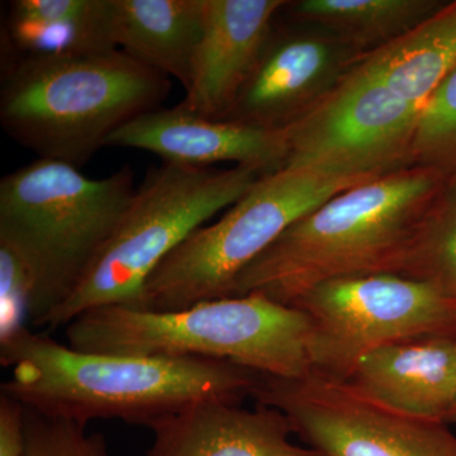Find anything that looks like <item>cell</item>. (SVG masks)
Returning a JSON list of instances; mask_svg holds the SVG:
<instances>
[{"label":"cell","mask_w":456,"mask_h":456,"mask_svg":"<svg viewBox=\"0 0 456 456\" xmlns=\"http://www.w3.org/2000/svg\"><path fill=\"white\" fill-rule=\"evenodd\" d=\"M146 456H325L289 441V419L277 408L248 411L224 402H206L152 426Z\"/></svg>","instance_id":"cell-13"},{"label":"cell","mask_w":456,"mask_h":456,"mask_svg":"<svg viewBox=\"0 0 456 456\" xmlns=\"http://www.w3.org/2000/svg\"><path fill=\"white\" fill-rule=\"evenodd\" d=\"M207 0H110L114 46L188 89Z\"/></svg>","instance_id":"cell-15"},{"label":"cell","mask_w":456,"mask_h":456,"mask_svg":"<svg viewBox=\"0 0 456 456\" xmlns=\"http://www.w3.org/2000/svg\"><path fill=\"white\" fill-rule=\"evenodd\" d=\"M265 174L254 167H151L103 253L46 321L66 327L75 317L104 305L137 308L143 285L161 261L194 231L230 208Z\"/></svg>","instance_id":"cell-7"},{"label":"cell","mask_w":456,"mask_h":456,"mask_svg":"<svg viewBox=\"0 0 456 456\" xmlns=\"http://www.w3.org/2000/svg\"><path fill=\"white\" fill-rule=\"evenodd\" d=\"M136 189L128 165L92 179L71 165L37 159L0 180V246L25 266L28 321L45 327L103 253Z\"/></svg>","instance_id":"cell-4"},{"label":"cell","mask_w":456,"mask_h":456,"mask_svg":"<svg viewBox=\"0 0 456 456\" xmlns=\"http://www.w3.org/2000/svg\"><path fill=\"white\" fill-rule=\"evenodd\" d=\"M253 398L283 412L294 434L325 456H456V436L445 422L393 410L317 371L261 374Z\"/></svg>","instance_id":"cell-9"},{"label":"cell","mask_w":456,"mask_h":456,"mask_svg":"<svg viewBox=\"0 0 456 456\" xmlns=\"http://www.w3.org/2000/svg\"><path fill=\"white\" fill-rule=\"evenodd\" d=\"M3 69V131L38 159L77 169L171 90L170 77L122 50L11 57Z\"/></svg>","instance_id":"cell-3"},{"label":"cell","mask_w":456,"mask_h":456,"mask_svg":"<svg viewBox=\"0 0 456 456\" xmlns=\"http://www.w3.org/2000/svg\"><path fill=\"white\" fill-rule=\"evenodd\" d=\"M310 336L305 312L263 294L171 312L104 305L65 327L68 346L83 353L222 360L278 378L312 371Z\"/></svg>","instance_id":"cell-5"},{"label":"cell","mask_w":456,"mask_h":456,"mask_svg":"<svg viewBox=\"0 0 456 456\" xmlns=\"http://www.w3.org/2000/svg\"><path fill=\"white\" fill-rule=\"evenodd\" d=\"M17 56H60L117 50L110 0H16L5 25Z\"/></svg>","instance_id":"cell-17"},{"label":"cell","mask_w":456,"mask_h":456,"mask_svg":"<svg viewBox=\"0 0 456 456\" xmlns=\"http://www.w3.org/2000/svg\"><path fill=\"white\" fill-rule=\"evenodd\" d=\"M399 275L456 301V179H449L419 224Z\"/></svg>","instance_id":"cell-20"},{"label":"cell","mask_w":456,"mask_h":456,"mask_svg":"<svg viewBox=\"0 0 456 456\" xmlns=\"http://www.w3.org/2000/svg\"><path fill=\"white\" fill-rule=\"evenodd\" d=\"M310 321L312 370L345 380L387 345L456 338V301L397 274L332 279L293 303Z\"/></svg>","instance_id":"cell-8"},{"label":"cell","mask_w":456,"mask_h":456,"mask_svg":"<svg viewBox=\"0 0 456 456\" xmlns=\"http://www.w3.org/2000/svg\"><path fill=\"white\" fill-rule=\"evenodd\" d=\"M25 407L0 393V456H25Z\"/></svg>","instance_id":"cell-24"},{"label":"cell","mask_w":456,"mask_h":456,"mask_svg":"<svg viewBox=\"0 0 456 456\" xmlns=\"http://www.w3.org/2000/svg\"><path fill=\"white\" fill-rule=\"evenodd\" d=\"M456 64V2L386 42L359 66L421 108Z\"/></svg>","instance_id":"cell-18"},{"label":"cell","mask_w":456,"mask_h":456,"mask_svg":"<svg viewBox=\"0 0 456 456\" xmlns=\"http://www.w3.org/2000/svg\"><path fill=\"white\" fill-rule=\"evenodd\" d=\"M281 0H207L202 40L179 106L224 119L268 44Z\"/></svg>","instance_id":"cell-12"},{"label":"cell","mask_w":456,"mask_h":456,"mask_svg":"<svg viewBox=\"0 0 456 456\" xmlns=\"http://www.w3.org/2000/svg\"><path fill=\"white\" fill-rule=\"evenodd\" d=\"M455 424H456V422H455Z\"/></svg>","instance_id":"cell-25"},{"label":"cell","mask_w":456,"mask_h":456,"mask_svg":"<svg viewBox=\"0 0 456 456\" xmlns=\"http://www.w3.org/2000/svg\"><path fill=\"white\" fill-rule=\"evenodd\" d=\"M329 62V47L321 41H268L224 121L281 130L289 122L293 107L320 80Z\"/></svg>","instance_id":"cell-16"},{"label":"cell","mask_w":456,"mask_h":456,"mask_svg":"<svg viewBox=\"0 0 456 456\" xmlns=\"http://www.w3.org/2000/svg\"><path fill=\"white\" fill-rule=\"evenodd\" d=\"M413 150L428 165L456 179V64L422 107Z\"/></svg>","instance_id":"cell-21"},{"label":"cell","mask_w":456,"mask_h":456,"mask_svg":"<svg viewBox=\"0 0 456 456\" xmlns=\"http://www.w3.org/2000/svg\"><path fill=\"white\" fill-rule=\"evenodd\" d=\"M449 178L426 165L389 171L297 221L248 268L230 298L263 294L292 307L332 279L401 273L417 230Z\"/></svg>","instance_id":"cell-2"},{"label":"cell","mask_w":456,"mask_h":456,"mask_svg":"<svg viewBox=\"0 0 456 456\" xmlns=\"http://www.w3.org/2000/svg\"><path fill=\"white\" fill-rule=\"evenodd\" d=\"M106 147L143 150L167 164L209 167L236 163L263 174L281 169L287 159L283 128L206 118L179 104L141 114L114 131Z\"/></svg>","instance_id":"cell-11"},{"label":"cell","mask_w":456,"mask_h":456,"mask_svg":"<svg viewBox=\"0 0 456 456\" xmlns=\"http://www.w3.org/2000/svg\"><path fill=\"white\" fill-rule=\"evenodd\" d=\"M0 364L12 369L0 393L45 416L88 425L121 419L151 428L198 403L239 406L261 374L222 360L83 353L27 327L0 340Z\"/></svg>","instance_id":"cell-1"},{"label":"cell","mask_w":456,"mask_h":456,"mask_svg":"<svg viewBox=\"0 0 456 456\" xmlns=\"http://www.w3.org/2000/svg\"><path fill=\"white\" fill-rule=\"evenodd\" d=\"M23 437L25 456H110L103 434H86V425L45 416L27 407Z\"/></svg>","instance_id":"cell-22"},{"label":"cell","mask_w":456,"mask_h":456,"mask_svg":"<svg viewBox=\"0 0 456 456\" xmlns=\"http://www.w3.org/2000/svg\"><path fill=\"white\" fill-rule=\"evenodd\" d=\"M419 112L358 68L316 107L285 126L284 167L384 175L413 150Z\"/></svg>","instance_id":"cell-10"},{"label":"cell","mask_w":456,"mask_h":456,"mask_svg":"<svg viewBox=\"0 0 456 456\" xmlns=\"http://www.w3.org/2000/svg\"><path fill=\"white\" fill-rule=\"evenodd\" d=\"M440 5L430 0H303L297 13L354 36L387 42L403 35Z\"/></svg>","instance_id":"cell-19"},{"label":"cell","mask_w":456,"mask_h":456,"mask_svg":"<svg viewBox=\"0 0 456 456\" xmlns=\"http://www.w3.org/2000/svg\"><path fill=\"white\" fill-rule=\"evenodd\" d=\"M383 175L283 167L265 174L215 224L198 228L143 285L139 310L171 312L230 298L240 273L297 221L356 185Z\"/></svg>","instance_id":"cell-6"},{"label":"cell","mask_w":456,"mask_h":456,"mask_svg":"<svg viewBox=\"0 0 456 456\" xmlns=\"http://www.w3.org/2000/svg\"><path fill=\"white\" fill-rule=\"evenodd\" d=\"M31 283L25 266L5 246H0V340L26 327Z\"/></svg>","instance_id":"cell-23"},{"label":"cell","mask_w":456,"mask_h":456,"mask_svg":"<svg viewBox=\"0 0 456 456\" xmlns=\"http://www.w3.org/2000/svg\"><path fill=\"white\" fill-rule=\"evenodd\" d=\"M349 382L407 415L456 422V338L402 342L367 354Z\"/></svg>","instance_id":"cell-14"}]
</instances>
